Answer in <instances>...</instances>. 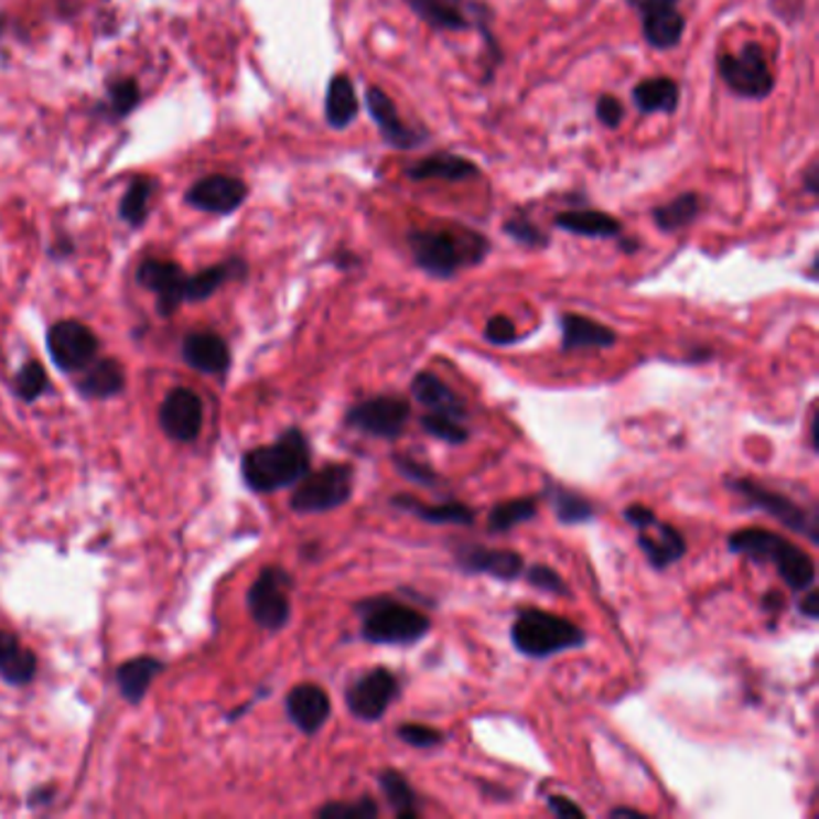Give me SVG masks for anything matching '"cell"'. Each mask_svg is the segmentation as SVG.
<instances>
[{
  "instance_id": "obj_1",
  "label": "cell",
  "mask_w": 819,
  "mask_h": 819,
  "mask_svg": "<svg viewBox=\"0 0 819 819\" xmlns=\"http://www.w3.org/2000/svg\"><path fill=\"white\" fill-rule=\"evenodd\" d=\"M407 246L413 265L428 277L448 281L478 267L491 255V240L466 226L411 228Z\"/></svg>"
},
{
  "instance_id": "obj_2",
  "label": "cell",
  "mask_w": 819,
  "mask_h": 819,
  "mask_svg": "<svg viewBox=\"0 0 819 819\" xmlns=\"http://www.w3.org/2000/svg\"><path fill=\"white\" fill-rule=\"evenodd\" d=\"M313 450L301 428H287L272 445L252 448L240 460L244 483L260 495L293 488L311 472Z\"/></svg>"
},
{
  "instance_id": "obj_3",
  "label": "cell",
  "mask_w": 819,
  "mask_h": 819,
  "mask_svg": "<svg viewBox=\"0 0 819 819\" xmlns=\"http://www.w3.org/2000/svg\"><path fill=\"white\" fill-rule=\"evenodd\" d=\"M354 611L360 621V639L375 647H413L433 629L431 615L395 596L364 599Z\"/></svg>"
},
{
  "instance_id": "obj_4",
  "label": "cell",
  "mask_w": 819,
  "mask_h": 819,
  "mask_svg": "<svg viewBox=\"0 0 819 819\" xmlns=\"http://www.w3.org/2000/svg\"><path fill=\"white\" fill-rule=\"evenodd\" d=\"M729 550L759 565H774L784 584L794 592H805L817 582V568L808 550L790 543L786 536L776 531L757 527L737 529L729 536Z\"/></svg>"
},
{
  "instance_id": "obj_5",
  "label": "cell",
  "mask_w": 819,
  "mask_h": 819,
  "mask_svg": "<svg viewBox=\"0 0 819 819\" xmlns=\"http://www.w3.org/2000/svg\"><path fill=\"white\" fill-rule=\"evenodd\" d=\"M515 649L527 659H550L562 651L580 649L586 644L584 629L568 617L541 608H519L509 629Z\"/></svg>"
},
{
  "instance_id": "obj_6",
  "label": "cell",
  "mask_w": 819,
  "mask_h": 819,
  "mask_svg": "<svg viewBox=\"0 0 819 819\" xmlns=\"http://www.w3.org/2000/svg\"><path fill=\"white\" fill-rule=\"evenodd\" d=\"M356 472L352 464H325L317 472H308L289 498V507L297 515H325L344 507L354 495Z\"/></svg>"
},
{
  "instance_id": "obj_7",
  "label": "cell",
  "mask_w": 819,
  "mask_h": 819,
  "mask_svg": "<svg viewBox=\"0 0 819 819\" xmlns=\"http://www.w3.org/2000/svg\"><path fill=\"white\" fill-rule=\"evenodd\" d=\"M716 73L731 94L750 101H764L776 87L767 53L757 42H745L735 53L721 51Z\"/></svg>"
},
{
  "instance_id": "obj_8",
  "label": "cell",
  "mask_w": 819,
  "mask_h": 819,
  "mask_svg": "<svg viewBox=\"0 0 819 819\" xmlns=\"http://www.w3.org/2000/svg\"><path fill=\"white\" fill-rule=\"evenodd\" d=\"M291 589L293 576L284 568H262L246 594V606L252 623L267 629V633L284 629L291 621Z\"/></svg>"
},
{
  "instance_id": "obj_9",
  "label": "cell",
  "mask_w": 819,
  "mask_h": 819,
  "mask_svg": "<svg viewBox=\"0 0 819 819\" xmlns=\"http://www.w3.org/2000/svg\"><path fill=\"white\" fill-rule=\"evenodd\" d=\"M726 486L741 495V498L755 509H762L764 515L774 517L776 521H782L786 529L808 536L812 543H819V517L815 509H808L798 505L794 498H788L784 493H776L762 483L752 481V478H729Z\"/></svg>"
},
{
  "instance_id": "obj_10",
  "label": "cell",
  "mask_w": 819,
  "mask_h": 819,
  "mask_svg": "<svg viewBox=\"0 0 819 819\" xmlns=\"http://www.w3.org/2000/svg\"><path fill=\"white\" fill-rule=\"evenodd\" d=\"M623 515L627 524H633L637 529V543L654 570H668L688 553L685 536L673 527V524H666L656 517L651 507L629 505L625 507Z\"/></svg>"
},
{
  "instance_id": "obj_11",
  "label": "cell",
  "mask_w": 819,
  "mask_h": 819,
  "mask_svg": "<svg viewBox=\"0 0 819 819\" xmlns=\"http://www.w3.org/2000/svg\"><path fill=\"white\" fill-rule=\"evenodd\" d=\"M411 421V401L399 395H378L360 399L346 411L344 423L370 438L397 440Z\"/></svg>"
},
{
  "instance_id": "obj_12",
  "label": "cell",
  "mask_w": 819,
  "mask_h": 819,
  "mask_svg": "<svg viewBox=\"0 0 819 819\" xmlns=\"http://www.w3.org/2000/svg\"><path fill=\"white\" fill-rule=\"evenodd\" d=\"M401 694L399 678L385 666H375L352 680L346 688V709L364 723H378Z\"/></svg>"
},
{
  "instance_id": "obj_13",
  "label": "cell",
  "mask_w": 819,
  "mask_h": 819,
  "mask_svg": "<svg viewBox=\"0 0 819 819\" xmlns=\"http://www.w3.org/2000/svg\"><path fill=\"white\" fill-rule=\"evenodd\" d=\"M99 346L97 334L79 320H61L56 325H51L46 334V348L53 364L58 370L71 375L89 366L97 358Z\"/></svg>"
},
{
  "instance_id": "obj_14",
  "label": "cell",
  "mask_w": 819,
  "mask_h": 819,
  "mask_svg": "<svg viewBox=\"0 0 819 819\" xmlns=\"http://www.w3.org/2000/svg\"><path fill=\"white\" fill-rule=\"evenodd\" d=\"M159 428L166 438L181 445H191L203 433L205 405L191 387H176L164 397L159 407Z\"/></svg>"
},
{
  "instance_id": "obj_15",
  "label": "cell",
  "mask_w": 819,
  "mask_h": 819,
  "mask_svg": "<svg viewBox=\"0 0 819 819\" xmlns=\"http://www.w3.org/2000/svg\"><path fill=\"white\" fill-rule=\"evenodd\" d=\"M639 22L642 36L656 51H670L680 46L685 36V15L680 12V0H627Z\"/></svg>"
},
{
  "instance_id": "obj_16",
  "label": "cell",
  "mask_w": 819,
  "mask_h": 819,
  "mask_svg": "<svg viewBox=\"0 0 819 819\" xmlns=\"http://www.w3.org/2000/svg\"><path fill=\"white\" fill-rule=\"evenodd\" d=\"M366 109L373 118L375 128H378L382 142L397 152L419 150V147H423L428 138H431L425 130L405 123V118L399 116L395 101L389 99V94L378 85H370L366 89Z\"/></svg>"
},
{
  "instance_id": "obj_17",
  "label": "cell",
  "mask_w": 819,
  "mask_h": 819,
  "mask_svg": "<svg viewBox=\"0 0 819 819\" xmlns=\"http://www.w3.org/2000/svg\"><path fill=\"white\" fill-rule=\"evenodd\" d=\"M138 284L157 297V313L171 317L185 303L187 274L179 262L171 260H144L136 272Z\"/></svg>"
},
{
  "instance_id": "obj_18",
  "label": "cell",
  "mask_w": 819,
  "mask_h": 819,
  "mask_svg": "<svg viewBox=\"0 0 819 819\" xmlns=\"http://www.w3.org/2000/svg\"><path fill=\"white\" fill-rule=\"evenodd\" d=\"M454 562L464 574H486L498 582H515L524 574L527 560L509 548H486L466 543L454 550Z\"/></svg>"
},
{
  "instance_id": "obj_19",
  "label": "cell",
  "mask_w": 819,
  "mask_h": 819,
  "mask_svg": "<svg viewBox=\"0 0 819 819\" xmlns=\"http://www.w3.org/2000/svg\"><path fill=\"white\" fill-rule=\"evenodd\" d=\"M187 205H193L200 212L207 214H234L248 200V185L236 179L226 176V173H212V176L200 179L187 187L185 193Z\"/></svg>"
},
{
  "instance_id": "obj_20",
  "label": "cell",
  "mask_w": 819,
  "mask_h": 819,
  "mask_svg": "<svg viewBox=\"0 0 819 819\" xmlns=\"http://www.w3.org/2000/svg\"><path fill=\"white\" fill-rule=\"evenodd\" d=\"M284 709L289 721L303 735H315L332 716V700L327 690L320 688V685L301 682L287 694Z\"/></svg>"
},
{
  "instance_id": "obj_21",
  "label": "cell",
  "mask_w": 819,
  "mask_h": 819,
  "mask_svg": "<svg viewBox=\"0 0 819 819\" xmlns=\"http://www.w3.org/2000/svg\"><path fill=\"white\" fill-rule=\"evenodd\" d=\"M181 354L185 364L193 370L212 375V378L226 375L228 368H231V348H228L222 334L209 330L185 334Z\"/></svg>"
},
{
  "instance_id": "obj_22",
  "label": "cell",
  "mask_w": 819,
  "mask_h": 819,
  "mask_svg": "<svg viewBox=\"0 0 819 819\" xmlns=\"http://www.w3.org/2000/svg\"><path fill=\"white\" fill-rule=\"evenodd\" d=\"M405 3L435 32H474V0H405Z\"/></svg>"
},
{
  "instance_id": "obj_23",
  "label": "cell",
  "mask_w": 819,
  "mask_h": 819,
  "mask_svg": "<svg viewBox=\"0 0 819 819\" xmlns=\"http://www.w3.org/2000/svg\"><path fill=\"white\" fill-rule=\"evenodd\" d=\"M75 389L79 397L89 401H104L123 395L126 389V368L114 356L94 358L89 366L79 370Z\"/></svg>"
},
{
  "instance_id": "obj_24",
  "label": "cell",
  "mask_w": 819,
  "mask_h": 819,
  "mask_svg": "<svg viewBox=\"0 0 819 819\" xmlns=\"http://www.w3.org/2000/svg\"><path fill=\"white\" fill-rule=\"evenodd\" d=\"M411 397L419 401V405L425 411L454 416V419H462V421L468 419L466 401L460 395H456L445 380L438 378V375L431 373V370H421V373L413 375Z\"/></svg>"
},
{
  "instance_id": "obj_25",
  "label": "cell",
  "mask_w": 819,
  "mask_h": 819,
  "mask_svg": "<svg viewBox=\"0 0 819 819\" xmlns=\"http://www.w3.org/2000/svg\"><path fill=\"white\" fill-rule=\"evenodd\" d=\"M389 505L399 509V513L419 517L425 524H435V527H472L476 519L474 509L460 500L425 505L421 500H416L413 495H395V498H389Z\"/></svg>"
},
{
  "instance_id": "obj_26",
  "label": "cell",
  "mask_w": 819,
  "mask_h": 819,
  "mask_svg": "<svg viewBox=\"0 0 819 819\" xmlns=\"http://www.w3.org/2000/svg\"><path fill=\"white\" fill-rule=\"evenodd\" d=\"M617 342V334L601 322L565 313L560 315V344L562 352H584V348H611Z\"/></svg>"
},
{
  "instance_id": "obj_27",
  "label": "cell",
  "mask_w": 819,
  "mask_h": 819,
  "mask_svg": "<svg viewBox=\"0 0 819 819\" xmlns=\"http://www.w3.org/2000/svg\"><path fill=\"white\" fill-rule=\"evenodd\" d=\"M481 173V169L474 164V161H468L466 157L462 154H452V152H435L431 157H425L421 161H416V164L407 166L405 169V176L409 181H468V179H476Z\"/></svg>"
},
{
  "instance_id": "obj_28",
  "label": "cell",
  "mask_w": 819,
  "mask_h": 819,
  "mask_svg": "<svg viewBox=\"0 0 819 819\" xmlns=\"http://www.w3.org/2000/svg\"><path fill=\"white\" fill-rule=\"evenodd\" d=\"M553 224L560 231L594 240H608L623 234L621 219L603 209H562L553 217Z\"/></svg>"
},
{
  "instance_id": "obj_29",
  "label": "cell",
  "mask_w": 819,
  "mask_h": 819,
  "mask_svg": "<svg viewBox=\"0 0 819 819\" xmlns=\"http://www.w3.org/2000/svg\"><path fill=\"white\" fill-rule=\"evenodd\" d=\"M39 673L36 654L24 647L20 637L10 629H0V678L12 688H24Z\"/></svg>"
},
{
  "instance_id": "obj_30",
  "label": "cell",
  "mask_w": 819,
  "mask_h": 819,
  "mask_svg": "<svg viewBox=\"0 0 819 819\" xmlns=\"http://www.w3.org/2000/svg\"><path fill=\"white\" fill-rule=\"evenodd\" d=\"M164 670V661L157 656H136L116 668V688L128 704H142L154 678Z\"/></svg>"
},
{
  "instance_id": "obj_31",
  "label": "cell",
  "mask_w": 819,
  "mask_h": 819,
  "mask_svg": "<svg viewBox=\"0 0 819 819\" xmlns=\"http://www.w3.org/2000/svg\"><path fill=\"white\" fill-rule=\"evenodd\" d=\"M633 104L642 116H654V114H676L680 106V85L673 77L668 75H656L642 83L633 89Z\"/></svg>"
},
{
  "instance_id": "obj_32",
  "label": "cell",
  "mask_w": 819,
  "mask_h": 819,
  "mask_svg": "<svg viewBox=\"0 0 819 819\" xmlns=\"http://www.w3.org/2000/svg\"><path fill=\"white\" fill-rule=\"evenodd\" d=\"M248 277V265L240 258H231L222 265L207 267V270L187 277L185 281V303H200L214 297L224 284L234 279H246Z\"/></svg>"
},
{
  "instance_id": "obj_33",
  "label": "cell",
  "mask_w": 819,
  "mask_h": 819,
  "mask_svg": "<svg viewBox=\"0 0 819 819\" xmlns=\"http://www.w3.org/2000/svg\"><path fill=\"white\" fill-rule=\"evenodd\" d=\"M702 212H704L702 195L694 193V191H688V193H680L673 200H668V203H664L659 207H654L651 209V222L661 234H676V231H682V228H688L690 224L700 219Z\"/></svg>"
},
{
  "instance_id": "obj_34",
  "label": "cell",
  "mask_w": 819,
  "mask_h": 819,
  "mask_svg": "<svg viewBox=\"0 0 819 819\" xmlns=\"http://www.w3.org/2000/svg\"><path fill=\"white\" fill-rule=\"evenodd\" d=\"M360 104L352 77L340 73L330 79L325 97V120L334 130H346L358 118Z\"/></svg>"
},
{
  "instance_id": "obj_35",
  "label": "cell",
  "mask_w": 819,
  "mask_h": 819,
  "mask_svg": "<svg viewBox=\"0 0 819 819\" xmlns=\"http://www.w3.org/2000/svg\"><path fill=\"white\" fill-rule=\"evenodd\" d=\"M546 498L553 507V515L565 527H576V524H586L594 519V505L589 503L584 495L570 491L558 481L546 478Z\"/></svg>"
},
{
  "instance_id": "obj_36",
  "label": "cell",
  "mask_w": 819,
  "mask_h": 819,
  "mask_svg": "<svg viewBox=\"0 0 819 819\" xmlns=\"http://www.w3.org/2000/svg\"><path fill=\"white\" fill-rule=\"evenodd\" d=\"M378 784L389 808L399 819H416L421 817V800L416 790L407 782V776L397 769H382L378 774Z\"/></svg>"
},
{
  "instance_id": "obj_37",
  "label": "cell",
  "mask_w": 819,
  "mask_h": 819,
  "mask_svg": "<svg viewBox=\"0 0 819 819\" xmlns=\"http://www.w3.org/2000/svg\"><path fill=\"white\" fill-rule=\"evenodd\" d=\"M536 515H539V500L536 498H515L498 503L488 513V531L507 534L521 527V524L536 519Z\"/></svg>"
},
{
  "instance_id": "obj_38",
  "label": "cell",
  "mask_w": 819,
  "mask_h": 819,
  "mask_svg": "<svg viewBox=\"0 0 819 819\" xmlns=\"http://www.w3.org/2000/svg\"><path fill=\"white\" fill-rule=\"evenodd\" d=\"M421 428L428 435L440 442H448V445H464L472 438V431H468V425L462 419L435 411H425L421 416Z\"/></svg>"
},
{
  "instance_id": "obj_39",
  "label": "cell",
  "mask_w": 819,
  "mask_h": 819,
  "mask_svg": "<svg viewBox=\"0 0 819 819\" xmlns=\"http://www.w3.org/2000/svg\"><path fill=\"white\" fill-rule=\"evenodd\" d=\"M154 191V181L147 176H138L130 183L128 193L120 200V217H123L130 226H142L150 212V197Z\"/></svg>"
},
{
  "instance_id": "obj_40",
  "label": "cell",
  "mask_w": 819,
  "mask_h": 819,
  "mask_svg": "<svg viewBox=\"0 0 819 819\" xmlns=\"http://www.w3.org/2000/svg\"><path fill=\"white\" fill-rule=\"evenodd\" d=\"M12 389H15V395L22 401H26V405H34L39 397H44L51 389L46 368L39 364V360H26V364L15 373Z\"/></svg>"
},
{
  "instance_id": "obj_41",
  "label": "cell",
  "mask_w": 819,
  "mask_h": 819,
  "mask_svg": "<svg viewBox=\"0 0 819 819\" xmlns=\"http://www.w3.org/2000/svg\"><path fill=\"white\" fill-rule=\"evenodd\" d=\"M503 234L513 238L515 244L529 250H546L550 246V236L539 224H534L529 217H509L503 222Z\"/></svg>"
},
{
  "instance_id": "obj_42",
  "label": "cell",
  "mask_w": 819,
  "mask_h": 819,
  "mask_svg": "<svg viewBox=\"0 0 819 819\" xmlns=\"http://www.w3.org/2000/svg\"><path fill=\"white\" fill-rule=\"evenodd\" d=\"M392 462H395V468H397V474H399L401 478H407V481L416 483V486H421V488L435 491V488L442 486V483H445L431 464H425V462H421V460H416V456H409V454H397Z\"/></svg>"
},
{
  "instance_id": "obj_43",
  "label": "cell",
  "mask_w": 819,
  "mask_h": 819,
  "mask_svg": "<svg viewBox=\"0 0 819 819\" xmlns=\"http://www.w3.org/2000/svg\"><path fill=\"white\" fill-rule=\"evenodd\" d=\"M315 815L320 819H375L380 815V808H378V802L366 796V798L352 800V802L332 800L327 805H322Z\"/></svg>"
},
{
  "instance_id": "obj_44",
  "label": "cell",
  "mask_w": 819,
  "mask_h": 819,
  "mask_svg": "<svg viewBox=\"0 0 819 819\" xmlns=\"http://www.w3.org/2000/svg\"><path fill=\"white\" fill-rule=\"evenodd\" d=\"M397 737L405 745L416 747V750H431V747L442 745V741H445L442 731L425 726V723H413V721L401 723V726L397 729Z\"/></svg>"
},
{
  "instance_id": "obj_45",
  "label": "cell",
  "mask_w": 819,
  "mask_h": 819,
  "mask_svg": "<svg viewBox=\"0 0 819 819\" xmlns=\"http://www.w3.org/2000/svg\"><path fill=\"white\" fill-rule=\"evenodd\" d=\"M109 104H111L114 116H118V118H123L132 109H136V106L140 104V87H138L136 79L123 77V79H116V83H111Z\"/></svg>"
},
{
  "instance_id": "obj_46",
  "label": "cell",
  "mask_w": 819,
  "mask_h": 819,
  "mask_svg": "<svg viewBox=\"0 0 819 819\" xmlns=\"http://www.w3.org/2000/svg\"><path fill=\"white\" fill-rule=\"evenodd\" d=\"M524 580H527L531 586L541 589V592H548V594H556V596H570V589L565 584V580L548 565H531V568H524Z\"/></svg>"
},
{
  "instance_id": "obj_47",
  "label": "cell",
  "mask_w": 819,
  "mask_h": 819,
  "mask_svg": "<svg viewBox=\"0 0 819 819\" xmlns=\"http://www.w3.org/2000/svg\"><path fill=\"white\" fill-rule=\"evenodd\" d=\"M517 337L519 334H517L515 322L507 315H493L486 322V327H483V340L493 346H509L517 342Z\"/></svg>"
},
{
  "instance_id": "obj_48",
  "label": "cell",
  "mask_w": 819,
  "mask_h": 819,
  "mask_svg": "<svg viewBox=\"0 0 819 819\" xmlns=\"http://www.w3.org/2000/svg\"><path fill=\"white\" fill-rule=\"evenodd\" d=\"M596 118H599V123L603 128L617 130V128L623 126V120H625V106H623V101L617 99V97H613V94H601L599 101H596Z\"/></svg>"
},
{
  "instance_id": "obj_49",
  "label": "cell",
  "mask_w": 819,
  "mask_h": 819,
  "mask_svg": "<svg viewBox=\"0 0 819 819\" xmlns=\"http://www.w3.org/2000/svg\"><path fill=\"white\" fill-rule=\"evenodd\" d=\"M546 805H548V810L553 812L556 817H560V819H568V817H584V810L580 808V805H576V802L570 800V798H565V796H548V798H546Z\"/></svg>"
},
{
  "instance_id": "obj_50",
  "label": "cell",
  "mask_w": 819,
  "mask_h": 819,
  "mask_svg": "<svg viewBox=\"0 0 819 819\" xmlns=\"http://www.w3.org/2000/svg\"><path fill=\"white\" fill-rule=\"evenodd\" d=\"M798 611H800V615L808 617V621H817V617H819V603H817L815 584L802 592V599L798 601Z\"/></svg>"
},
{
  "instance_id": "obj_51",
  "label": "cell",
  "mask_w": 819,
  "mask_h": 819,
  "mask_svg": "<svg viewBox=\"0 0 819 819\" xmlns=\"http://www.w3.org/2000/svg\"><path fill=\"white\" fill-rule=\"evenodd\" d=\"M802 187H805V193L812 195V197L819 195V161L817 159H812L810 164L805 166V171H802Z\"/></svg>"
},
{
  "instance_id": "obj_52",
  "label": "cell",
  "mask_w": 819,
  "mask_h": 819,
  "mask_svg": "<svg viewBox=\"0 0 819 819\" xmlns=\"http://www.w3.org/2000/svg\"><path fill=\"white\" fill-rule=\"evenodd\" d=\"M762 611L764 613H774V615L784 613L786 611V599H784V594L776 592V589H774V592L764 594L762 596Z\"/></svg>"
},
{
  "instance_id": "obj_53",
  "label": "cell",
  "mask_w": 819,
  "mask_h": 819,
  "mask_svg": "<svg viewBox=\"0 0 819 819\" xmlns=\"http://www.w3.org/2000/svg\"><path fill=\"white\" fill-rule=\"evenodd\" d=\"M334 265H337L340 267V270H354V267H358L360 265V260L356 258V255L354 252H346V250H342V252H337V255H334Z\"/></svg>"
},
{
  "instance_id": "obj_54",
  "label": "cell",
  "mask_w": 819,
  "mask_h": 819,
  "mask_svg": "<svg viewBox=\"0 0 819 819\" xmlns=\"http://www.w3.org/2000/svg\"><path fill=\"white\" fill-rule=\"evenodd\" d=\"M53 796H56V790H53L51 786H46V788H36V790H32L30 798H26V800H30V805H39V802L46 805V802H51Z\"/></svg>"
},
{
  "instance_id": "obj_55",
  "label": "cell",
  "mask_w": 819,
  "mask_h": 819,
  "mask_svg": "<svg viewBox=\"0 0 819 819\" xmlns=\"http://www.w3.org/2000/svg\"><path fill=\"white\" fill-rule=\"evenodd\" d=\"M615 240H617V246H621V250H625V252H637L639 250V240L625 238V234H621Z\"/></svg>"
},
{
  "instance_id": "obj_56",
  "label": "cell",
  "mask_w": 819,
  "mask_h": 819,
  "mask_svg": "<svg viewBox=\"0 0 819 819\" xmlns=\"http://www.w3.org/2000/svg\"><path fill=\"white\" fill-rule=\"evenodd\" d=\"M611 817H644V812L633 810V808H613Z\"/></svg>"
},
{
  "instance_id": "obj_57",
  "label": "cell",
  "mask_w": 819,
  "mask_h": 819,
  "mask_svg": "<svg viewBox=\"0 0 819 819\" xmlns=\"http://www.w3.org/2000/svg\"><path fill=\"white\" fill-rule=\"evenodd\" d=\"M817 423H819V416L812 413V421H810V442H812V450L817 452Z\"/></svg>"
}]
</instances>
